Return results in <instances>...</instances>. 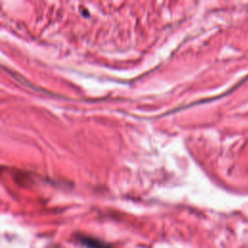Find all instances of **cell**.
Wrapping results in <instances>:
<instances>
[{
  "label": "cell",
  "instance_id": "cell-1",
  "mask_svg": "<svg viewBox=\"0 0 248 248\" xmlns=\"http://www.w3.org/2000/svg\"><path fill=\"white\" fill-rule=\"evenodd\" d=\"M80 243L87 248H113L108 243L91 236H81Z\"/></svg>",
  "mask_w": 248,
  "mask_h": 248
}]
</instances>
